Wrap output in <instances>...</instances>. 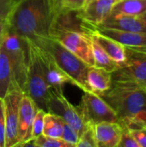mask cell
Returning <instances> with one entry per match:
<instances>
[{
	"label": "cell",
	"instance_id": "1",
	"mask_svg": "<svg viewBox=\"0 0 146 147\" xmlns=\"http://www.w3.org/2000/svg\"><path fill=\"white\" fill-rule=\"evenodd\" d=\"M100 96L114 110L123 127L146 126V92L142 87L112 81L111 88Z\"/></svg>",
	"mask_w": 146,
	"mask_h": 147
},
{
	"label": "cell",
	"instance_id": "2",
	"mask_svg": "<svg viewBox=\"0 0 146 147\" xmlns=\"http://www.w3.org/2000/svg\"><path fill=\"white\" fill-rule=\"evenodd\" d=\"M54 14L52 0H18L9 28L22 37L49 36Z\"/></svg>",
	"mask_w": 146,
	"mask_h": 147
},
{
	"label": "cell",
	"instance_id": "3",
	"mask_svg": "<svg viewBox=\"0 0 146 147\" xmlns=\"http://www.w3.org/2000/svg\"><path fill=\"white\" fill-rule=\"evenodd\" d=\"M29 39L43 47L52 54L60 69L70 78L72 84L77 86L83 92H92L87 81V73L89 66L83 61L51 36Z\"/></svg>",
	"mask_w": 146,
	"mask_h": 147
},
{
	"label": "cell",
	"instance_id": "4",
	"mask_svg": "<svg viewBox=\"0 0 146 147\" xmlns=\"http://www.w3.org/2000/svg\"><path fill=\"white\" fill-rule=\"evenodd\" d=\"M1 47L7 54L10 65L13 80L12 89L19 90L25 94L28 60L25 38L9 28L3 37Z\"/></svg>",
	"mask_w": 146,
	"mask_h": 147
},
{
	"label": "cell",
	"instance_id": "5",
	"mask_svg": "<svg viewBox=\"0 0 146 147\" xmlns=\"http://www.w3.org/2000/svg\"><path fill=\"white\" fill-rule=\"evenodd\" d=\"M27 42L28 60L25 95L28 96L38 106L47 113V103L51 88L48 85L44 72L40 65L33 41L24 37Z\"/></svg>",
	"mask_w": 146,
	"mask_h": 147
},
{
	"label": "cell",
	"instance_id": "6",
	"mask_svg": "<svg viewBox=\"0 0 146 147\" xmlns=\"http://www.w3.org/2000/svg\"><path fill=\"white\" fill-rule=\"evenodd\" d=\"M83 121L89 125L100 122H118L114 110L100 96L92 92H84L77 107Z\"/></svg>",
	"mask_w": 146,
	"mask_h": 147
},
{
	"label": "cell",
	"instance_id": "7",
	"mask_svg": "<svg viewBox=\"0 0 146 147\" xmlns=\"http://www.w3.org/2000/svg\"><path fill=\"white\" fill-rule=\"evenodd\" d=\"M127 59L112 73L113 82L146 86V54L126 47Z\"/></svg>",
	"mask_w": 146,
	"mask_h": 147
},
{
	"label": "cell",
	"instance_id": "8",
	"mask_svg": "<svg viewBox=\"0 0 146 147\" xmlns=\"http://www.w3.org/2000/svg\"><path fill=\"white\" fill-rule=\"evenodd\" d=\"M47 113H52L61 117L77 130L79 137L89 126L83 121L77 108L74 107L66 99L63 90L51 89L47 103Z\"/></svg>",
	"mask_w": 146,
	"mask_h": 147
},
{
	"label": "cell",
	"instance_id": "9",
	"mask_svg": "<svg viewBox=\"0 0 146 147\" xmlns=\"http://www.w3.org/2000/svg\"><path fill=\"white\" fill-rule=\"evenodd\" d=\"M50 36L57 40L88 66H95L92 39L89 34L76 31H63L52 34Z\"/></svg>",
	"mask_w": 146,
	"mask_h": 147
},
{
	"label": "cell",
	"instance_id": "10",
	"mask_svg": "<svg viewBox=\"0 0 146 147\" xmlns=\"http://www.w3.org/2000/svg\"><path fill=\"white\" fill-rule=\"evenodd\" d=\"M33 43L40 65L50 88L53 90H63V87L65 84H71L70 78L60 69L52 54L43 47L36 44L34 41Z\"/></svg>",
	"mask_w": 146,
	"mask_h": 147
},
{
	"label": "cell",
	"instance_id": "11",
	"mask_svg": "<svg viewBox=\"0 0 146 147\" xmlns=\"http://www.w3.org/2000/svg\"><path fill=\"white\" fill-rule=\"evenodd\" d=\"M24 93L19 90H9L3 98L5 114V147H15L17 143L19 103Z\"/></svg>",
	"mask_w": 146,
	"mask_h": 147
},
{
	"label": "cell",
	"instance_id": "12",
	"mask_svg": "<svg viewBox=\"0 0 146 147\" xmlns=\"http://www.w3.org/2000/svg\"><path fill=\"white\" fill-rule=\"evenodd\" d=\"M38 109V106L28 96L24 94L22 96L18 109L17 143L15 147L19 146L21 144L32 139V124Z\"/></svg>",
	"mask_w": 146,
	"mask_h": 147
},
{
	"label": "cell",
	"instance_id": "13",
	"mask_svg": "<svg viewBox=\"0 0 146 147\" xmlns=\"http://www.w3.org/2000/svg\"><path fill=\"white\" fill-rule=\"evenodd\" d=\"M120 0H90L77 11V16L85 22L96 26L110 16Z\"/></svg>",
	"mask_w": 146,
	"mask_h": 147
},
{
	"label": "cell",
	"instance_id": "14",
	"mask_svg": "<svg viewBox=\"0 0 146 147\" xmlns=\"http://www.w3.org/2000/svg\"><path fill=\"white\" fill-rule=\"evenodd\" d=\"M94 27L112 28L121 31L146 32V22L140 16L124 14H111L101 24Z\"/></svg>",
	"mask_w": 146,
	"mask_h": 147
},
{
	"label": "cell",
	"instance_id": "15",
	"mask_svg": "<svg viewBox=\"0 0 146 147\" xmlns=\"http://www.w3.org/2000/svg\"><path fill=\"white\" fill-rule=\"evenodd\" d=\"M97 147H118L123 132L119 122H100L94 125Z\"/></svg>",
	"mask_w": 146,
	"mask_h": 147
},
{
	"label": "cell",
	"instance_id": "16",
	"mask_svg": "<svg viewBox=\"0 0 146 147\" xmlns=\"http://www.w3.org/2000/svg\"><path fill=\"white\" fill-rule=\"evenodd\" d=\"M89 27L96 32L108 36L125 47H144L146 46V32H131L121 31L112 28H98L89 24Z\"/></svg>",
	"mask_w": 146,
	"mask_h": 147
},
{
	"label": "cell",
	"instance_id": "17",
	"mask_svg": "<svg viewBox=\"0 0 146 147\" xmlns=\"http://www.w3.org/2000/svg\"><path fill=\"white\" fill-rule=\"evenodd\" d=\"M87 26L89 29V34L92 37V39H94L114 61L119 63L120 65L126 61L127 59L126 47L92 29L89 27V23H87Z\"/></svg>",
	"mask_w": 146,
	"mask_h": 147
},
{
	"label": "cell",
	"instance_id": "18",
	"mask_svg": "<svg viewBox=\"0 0 146 147\" xmlns=\"http://www.w3.org/2000/svg\"><path fill=\"white\" fill-rule=\"evenodd\" d=\"M87 81L91 91L102 96L112 86V73L96 66L89 67Z\"/></svg>",
	"mask_w": 146,
	"mask_h": 147
},
{
	"label": "cell",
	"instance_id": "19",
	"mask_svg": "<svg viewBox=\"0 0 146 147\" xmlns=\"http://www.w3.org/2000/svg\"><path fill=\"white\" fill-rule=\"evenodd\" d=\"M12 71L9 59L0 46V98H4L9 90L12 89Z\"/></svg>",
	"mask_w": 146,
	"mask_h": 147
},
{
	"label": "cell",
	"instance_id": "20",
	"mask_svg": "<svg viewBox=\"0 0 146 147\" xmlns=\"http://www.w3.org/2000/svg\"><path fill=\"white\" fill-rule=\"evenodd\" d=\"M92 51L95 66L104 69L111 73L115 71L120 66V65L114 61L94 39H92Z\"/></svg>",
	"mask_w": 146,
	"mask_h": 147
},
{
	"label": "cell",
	"instance_id": "21",
	"mask_svg": "<svg viewBox=\"0 0 146 147\" xmlns=\"http://www.w3.org/2000/svg\"><path fill=\"white\" fill-rule=\"evenodd\" d=\"M145 12L146 0H120L114 5L111 14L141 16Z\"/></svg>",
	"mask_w": 146,
	"mask_h": 147
},
{
	"label": "cell",
	"instance_id": "22",
	"mask_svg": "<svg viewBox=\"0 0 146 147\" xmlns=\"http://www.w3.org/2000/svg\"><path fill=\"white\" fill-rule=\"evenodd\" d=\"M64 120L52 113H46L44 118V127L42 134L53 138L62 139Z\"/></svg>",
	"mask_w": 146,
	"mask_h": 147
},
{
	"label": "cell",
	"instance_id": "23",
	"mask_svg": "<svg viewBox=\"0 0 146 147\" xmlns=\"http://www.w3.org/2000/svg\"><path fill=\"white\" fill-rule=\"evenodd\" d=\"M34 140L35 147H74L72 145L65 141L63 139L49 137L43 134Z\"/></svg>",
	"mask_w": 146,
	"mask_h": 147
},
{
	"label": "cell",
	"instance_id": "24",
	"mask_svg": "<svg viewBox=\"0 0 146 147\" xmlns=\"http://www.w3.org/2000/svg\"><path fill=\"white\" fill-rule=\"evenodd\" d=\"M54 10L60 11H78L85 4V0H52Z\"/></svg>",
	"mask_w": 146,
	"mask_h": 147
},
{
	"label": "cell",
	"instance_id": "25",
	"mask_svg": "<svg viewBox=\"0 0 146 147\" xmlns=\"http://www.w3.org/2000/svg\"><path fill=\"white\" fill-rule=\"evenodd\" d=\"M17 3L18 0H0V22L6 23L8 27Z\"/></svg>",
	"mask_w": 146,
	"mask_h": 147
},
{
	"label": "cell",
	"instance_id": "26",
	"mask_svg": "<svg viewBox=\"0 0 146 147\" xmlns=\"http://www.w3.org/2000/svg\"><path fill=\"white\" fill-rule=\"evenodd\" d=\"M76 147H97L95 137L94 125H89L88 127L80 135Z\"/></svg>",
	"mask_w": 146,
	"mask_h": 147
},
{
	"label": "cell",
	"instance_id": "27",
	"mask_svg": "<svg viewBox=\"0 0 146 147\" xmlns=\"http://www.w3.org/2000/svg\"><path fill=\"white\" fill-rule=\"evenodd\" d=\"M46 112L43 110L42 109H38L36 115L34 118L33 124H32V129H31V138L35 139L39 135H40L43 132L44 127V118Z\"/></svg>",
	"mask_w": 146,
	"mask_h": 147
},
{
	"label": "cell",
	"instance_id": "28",
	"mask_svg": "<svg viewBox=\"0 0 146 147\" xmlns=\"http://www.w3.org/2000/svg\"><path fill=\"white\" fill-rule=\"evenodd\" d=\"M62 139L67 143L72 145L74 147H76V144L77 143L79 140V134L77 132V130L73 127H71L70 124L65 122V121H63Z\"/></svg>",
	"mask_w": 146,
	"mask_h": 147
},
{
	"label": "cell",
	"instance_id": "29",
	"mask_svg": "<svg viewBox=\"0 0 146 147\" xmlns=\"http://www.w3.org/2000/svg\"><path fill=\"white\" fill-rule=\"evenodd\" d=\"M118 147H139L138 142L129 129L123 127V132L120 137Z\"/></svg>",
	"mask_w": 146,
	"mask_h": 147
},
{
	"label": "cell",
	"instance_id": "30",
	"mask_svg": "<svg viewBox=\"0 0 146 147\" xmlns=\"http://www.w3.org/2000/svg\"><path fill=\"white\" fill-rule=\"evenodd\" d=\"M0 147H5V114L2 98H0Z\"/></svg>",
	"mask_w": 146,
	"mask_h": 147
},
{
	"label": "cell",
	"instance_id": "31",
	"mask_svg": "<svg viewBox=\"0 0 146 147\" xmlns=\"http://www.w3.org/2000/svg\"><path fill=\"white\" fill-rule=\"evenodd\" d=\"M130 130V129H129ZM130 132L139 144V147H146V126L131 129Z\"/></svg>",
	"mask_w": 146,
	"mask_h": 147
},
{
	"label": "cell",
	"instance_id": "32",
	"mask_svg": "<svg viewBox=\"0 0 146 147\" xmlns=\"http://www.w3.org/2000/svg\"><path fill=\"white\" fill-rule=\"evenodd\" d=\"M8 29H9L8 25L6 23H4V22H0V46L2 44V41L3 40V37H4L6 32L8 31Z\"/></svg>",
	"mask_w": 146,
	"mask_h": 147
},
{
	"label": "cell",
	"instance_id": "33",
	"mask_svg": "<svg viewBox=\"0 0 146 147\" xmlns=\"http://www.w3.org/2000/svg\"><path fill=\"white\" fill-rule=\"evenodd\" d=\"M128 48L131 49V50H133V51H135V52H138V53H141L146 54V46H144V47H130Z\"/></svg>",
	"mask_w": 146,
	"mask_h": 147
},
{
	"label": "cell",
	"instance_id": "34",
	"mask_svg": "<svg viewBox=\"0 0 146 147\" xmlns=\"http://www.w3.org/2000/svg\"><path fill=\"white\" fill-rule=\"evenodd\" d=\"M140 17H141V18H142V19H143V20H144V21L146 22V12L144 14V15H142Z\"/></svg>",
	"mask_w": 146,
	"mask_h": 147
},
{
	"label": "cell",
	"instance_id": "35",
	"mask_svg": "<svg viewBox=\"0 0 146 147\" xmlns=\"http://www.w3.org/2000/svg\"><path fill=\"white\" fill-rule=\"evenodd\" d=\"M143 89H144V90H145V92H146V86H145V87H144V88H143Z\"/></svg>",
	"mask_w": 146,
	"mask_h": 147
},
{
	"label": "cell",
	"instance_id": "36",
	"mask_svg": "<svg viewBox=\"0 0 146 147\" xmlns=\"http://www.w3.org/2000/svg\"><path fill=\"white\" fill-rule=\"evenodd\" d=\"M89 1H90V0H85V3H87V2H89Z\"/></svg>",
	"mask_w": 146,
	"mask_h": 147
}]
</instances>
